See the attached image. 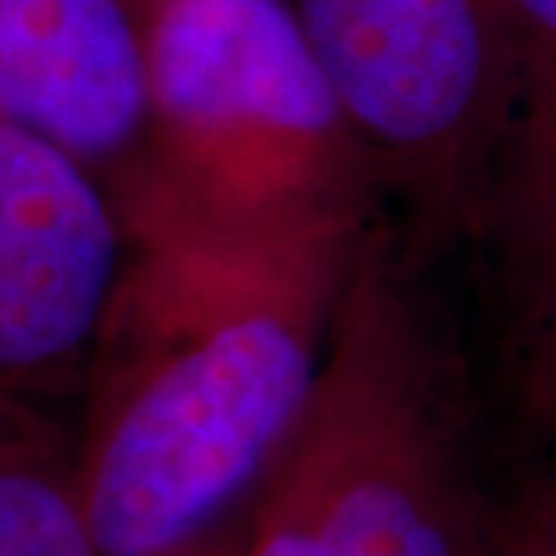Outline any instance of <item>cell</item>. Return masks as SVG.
I'll list each match as a JSON object with an SVG mask.
<instances>
[{
	"label": "cell",
	"mask_w": 556,
	"mask_h": 556,
	"mask_svg": "<svg viewBox=\"0 0 556 556\" xmlns=\"http://www.w3.org/2000/svg\"><path fill=\"white\" fill-rule=\"evenodd\" d=\"M135 261L94 348L73 481L102 556L217 539L315 394L343 228L231 231L116 192Z\"/></svg>",
	"instance_id": "cell-1"
},
{
	"label": "cell",
	"mask_w": 556,
	"mask_h": 556,
	"mask_svg": "<svg viewBox=\"0 0 556 556\" xmlns=\"http://www.w3.org/2000/svg\"><path fill=\"white\" fill-rule=\"evenodd\" d=\"M351 127L405 152L455 138L484 87L481 0H296Z\"/></svg>",
	"instance_id": "cell-5"
},
{
	"label": "cell",
	"mask_w": 556,
	"mask_h": 556,
	"mask_svg": "<svg viewBox=\"0 0 556 556\" xmlns=\"http://www.w3.org/2000/svg\"><path fill=\"white\" fill-rule=\"evenodd\" d=\"M177 556H236V546H231V542H220V539H210V542H203V546L185 549Z\"/></svg>",
	"instance_id": "cell-11"
},
{
	"label": "cell",
	"mask_w": 556,
	"mask_h": 556,
	"mask_svg": "<svg viewBox=\"0 0 556 556\" xmlns=\"http://www.w3.org/2000/svg\"><path fill=\"white\" fill-rule=\"evenodd\" d=\"M481 556H556V492L520 509Z\"/></svg>",
	"instance_id": "cell-8"
},
{
	"label": "cell",
	"mask_w": 556,
	"mask_h": 556,
	"mask_svg": "<svg viewBox=\"0 0 556 556\" xmlns=\"http://www.w3.org/2000/svg\"><path fill=\"white\" fill-rule=\"evenodd\" d=\"M0 119L91 170L149 141L144 29L127 0H0Z\"/></svg>",
	"instance_id": "cell-6"
},
{
	"label": "cell",
	"mask_w": 556,
	"mask_h": 556,
	"mask_svg": "<svg viewBox=\"0 0 556 556\" xmlns=\"http://www.w3.org/2000/svg\"><path fill=\"white\" fill-rule=\"evenodd\" d=\"M542 397L549 402V408H556V321L549 329L546 343H542V358H539V376H535Z\"/></svg>",
	"instance_id": "cell-9"
},
{
	"label": "cell",
	"mask_w": 556,
	"mask_h": 556,
	"mask_svg": "<svg viewBox=\"0 0 556 556\" xmlns=\"http://www.w3.org/2000/svg\"><path fill=\"white\" fill-rule=\"evenodd\" d=\"M0 556H102L51 433L0 402Z\"/></svg>",
	"instance_id": "cell-7"
},
{
	"label": "cell",
	"mask_w": 556,
	"mask_h": 556,
	"mask_svg": "<svg viewBox=\"0 0 556 556\" xmlns=\"http://www.w3.org/2000/svg\"><path fill=\"white\" fill-rule=\"evenodd\" d=\"M124 217L98 174L0 119V402L94 354L124 278Z\"/></svg>",
	"instance_id": "cell-4"
},
{
	"label": "cell",
	"mask_w": 556,
	"mask_h": 556,
	"mask_svg": "<svg viewBox=\"0 0 556 556\" xmlns=\"http://www.w3.org/2000/svg\"><path fill=\"white\" fill-rule=\"evenodd\" d=\"M135 192L231 231L348 228L351 119L286 0H152Z\"/></svg>",
	"instance_id": "cell-2"
},
{
	"label": "cell",
	"mask_w": 556,
	"mask_h": 556,
	"mask_svg": "<svg viewBox=\"0 0 556 556\" xmlns=\"http://www.w3.org/2000/svg\"><path fill=\"white\" fill-rule=\"evenodd\" d=\"M531 26L556 40V0H514Z\"/></svg>",
	"instance_id": "cell-10"
},
{
	"label": "cell",
	"mask_w": 556,
	"mask_h": 556,
	"mask_svg": "<svg viewBox=\"0 0 556 556\" xmlns=\"http://www.w3.org/2000/svg\"><path fill=\"white\" fill-rule=\"evenodd\" d=\"M441 365L383 286L351 289L236 556H481Z\"/></svg>",
	"instance_id": "cell-3"
}]
</instances>
